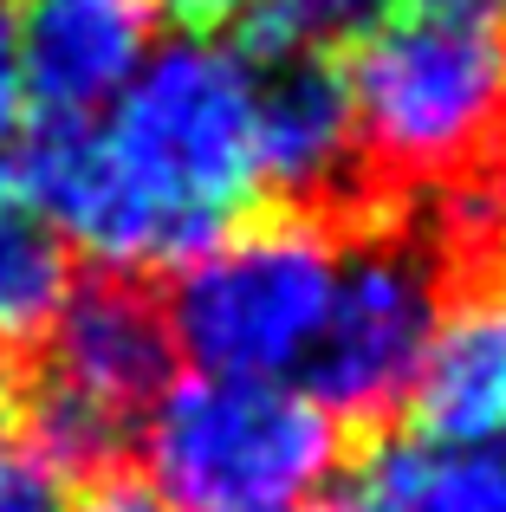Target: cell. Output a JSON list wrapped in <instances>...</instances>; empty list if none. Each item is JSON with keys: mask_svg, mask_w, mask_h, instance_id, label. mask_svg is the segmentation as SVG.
I'll return each mask as SVG.
<instances>
[{"mask_svg": "<svg viewBox=\"0 0 506 512\" xmlns=\"http://www.w3.org/2000/svg\"><path fill=\"white\" fill-rule=\"evenodd\" d=\"M338 65L383 221L506 163V20H383Z\"/></svg>", "mask_w": 506, "mask_h": 512, "instance_id": "1", "label": "cell"}, {"mask_svg": "<svg viewBox=\"0 0 506 512\" xmlns=\"http://www.w3.org/2000/svg\"><path fill=\"white\" fill-rule=\"evenodd\" d=\"M143 474L176 512H292L331 480L344 428L286 376H182L143 415Z\"/></svg>", "mask_w": 506, "mask_h": 512, "instance_id": "2", "label": "cell"}, {"mask_svg": "<svg viewBox=\"0 0 506 512\" xmlns=\"http://www.w3.org/2000/svg\"><path fill=\"white\" fill-rule=\"evenodd\" d=\"M344 234L318 214L266 208L176 266L169 338L202 376H286L312 357L338 292Z\"/></svg>", "mask_w": 506, "mask_h": 512, "instance_id": "3", "label": "cell"}, {"mask_svg": "<svg viewBox=\"0 0 506 512\" xmlns=\"http://www.w3.org/2000/svg\"><path fill=\"white\" fill-rule=\"evenodd\" d=\"M448 305V273L409 214L344 240L325 331L305 357V389L344 422H390Z\"/></svg>", "mask_w": 506, "mask_h": 512, "instance_id": "4", "label": "cell"}, {"mask_svg": "<svg viewBox=\"0 0 506 512\" xmlns=\"http://www.w3.org/2000/svg\"><path fill=\"white\" fill-rule=\"evenodd\" d=\"M169 370H176V338L163 299L130 273H91L65 292L59 318L46 325L33 376L98 409L104 422L130 428L169 389Z\"/></svg>", "mask_w": 506, "mask_h": 512, "instance_id": "5", "label": "cell"}, {"mask_svg": "<svg viewBox=\"0 0 506 512\" xmlns=\"http://www.w3.org/2000/svg\"><path fill=\"white\" fill-rule=\"evenodd\" d=\"M163 0H13L20 85L33 117L91 124L143 72Z\"/></svg>", "mask_w": 506, "mask_h": 512, "instance_id": "6", "label": "cell"}, {"mask_svg": "<svg viewBox=\"0 0 506 512\" xmlns=\"http://www.w3.org/2000/svg\"><path fill=\"white\" fill-rule=\"evenodd\" d=\"M422 441L494 448L506 441V292H455L409 383Z\"/></svg>", "mask_w": 506, "mask_h": 512, "instance_id": "7", "label": "cell"}, {"mask_svg": "<svg viewBox=\"0 0 506 512\" xmlns=\"http://www.w3.org/2000/svg\"><path fill=\"white\" fill-rule=\"evenodd\" d=\"M357 512H506V448L383 435L364 461Z\"/></svg>", "mask_w": 506, "mask_h": 512, "instance_id": "8", "label": "cell"}, {"mask_svg": "<svg viewBox=\"0 0 506 512\" xmlns=\"http://www.w3.org/2000/svg\"><path fill=\"white\" fill-rule=\"evenodd\" d=\"M65 292H72L65 240L26 201H13L0 188V363L20 357V350H39Z\"/></svg>", "mask_w": 506, "mask_h": 512, "instance_id": "9", "label": "cell"}, {"mask_svg": "<svg viewBox=\"0 0 506 512\" xmlns=\"http://www.w3.org/2000/svg\"><path fill=\"white\" fill-rule=\"evenodd\" d=\"M390 0H253L241 13V59L247 65H273V59H292V52H331L338 46H357L364 33H377Z\"/></svg>", "mask_w": 506, "mask_h": 512, "instance_id": "10", "label": "cell"}, {"mask_svg": "<svg viewBox=\"0 0 506 512\" xmlns=\"http://www.w3.org/2000/svg\"><path fill=\"white\" fill-rule=\"evenodd\" d=\"M0 512H65V480L20 441H0Z\"/></svg>", "mask_w": 506, "mask_h": 512, "instance_id": "11", "label": "cell"}, {"mask_svg": "<svg viewBox=\"0 0 506 512\" xmlns=\"http://www.w3.org/2000/svg\"><path fill=\"white\" fill-rule=\"evenodd\" d=\"M65 512H176V506H169L150 480L104 474V480H91V487L78 493V506H65Z\"/></svg>", "mask_w": 506, "mask_h": 512, "instance_id": "12", "label": "cell"}, {"mask_svg": "<svg viewBox=\"0 0 506 512\" xmlns=\"http://www.w3.org/2000/svg\"><path fill=\"white\" fill-rule=\"evenodd\" d=\"M26 111V85H20V33H13V0H0V150L13 143Z\"/></svg>", "mask_w": 506, "mask_h": 512, "instance_id": "13", "label": "cell"}, {"mask_svg": "<svg viewBox=\"0 0 506 512\" xmlns=\"http://www.w3.org/2000/svg\"><path fill=\"white\" fill-rule=\"evenodd\" d=\"M163 7L176 13L182 26H195V33H202V26H228V20H241L253 0H163Z\"/></svg>", "mask_w": 506, "mask_h": 512, "instance_id": "14", "label": "cell"}, {"mask_svg": "<svg viewBox=\"0 0 506 512\" xmlns=\"http://www.w3.org/2000/svg\"><path fill=\"white\" fill-rule=\"evenodd\" d=\"M429 20H506V0H409Z\"/></svg>", "mask_w": 506, "mask_h": 512, "instance_id": "15", "label": "cell"}, {"mask_svg": "<svg viewBox=\"0 0 506 512\" xmlns=\"http://www.w3.org/2000/svg\"><path fill=\"white\" fill-rule=\"evenodd\" d=\"M7 389H13V376H7V370H0V415H7Z\"/></svg>", "mask_w": 506, "mask_h": 512, "instance_id": "16", "label": "cell"}, {"mask_svg": "<svg viewBox=\"0 0 506 512\" xmlns=\"http://www.w3.org/2000/svg\"><path fill=\"white\" fill-rule=\"evenodd\" d=\"M312 512H357V500L351 506H312Z\"/></svg>", "mask_w": 506, "mask_h": 512, "instance_id": "17", "label": "cell"}]
</instances>
